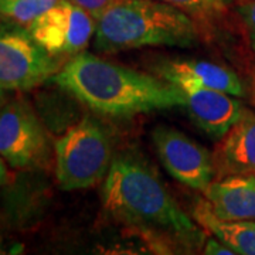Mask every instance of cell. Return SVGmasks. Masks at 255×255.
I'll use <instances>...</instances> for the list:
<instances>
[{"label": "cell", "mask_w": 255, "mask_h": 255, "mask_svg": "<svg viewBox=\"0 0 255 255\" xmlns=\"http://www.w3.org/2000/svg\"><path fill=\"white\" fill-rule=\"evenodd\" d=\"M53 80L84 105L110 117H132L184 105L173 82L80 53Z\"/></svg>", "instance_id": "cell-1"}, {"label": "cell", "mask_w": 255, "mask_h": 255, "mask_svg": "<svg viewBox=\"0 0 255 255\" xmlns=\"http://www.w3.org/2000/svg\"><path fill=\"white\" fill-rule=\"evenodd\" d=\"M102 204L124 224L200 243L201 233L147 164L132 155L112 159L102 189Z\"/></svg>", "instance_id": "cell-2"}, {"label": "cell", "mask_w": 255, "mask_h": 255, "mask_svg": "<svg viewBox=\"0 0 255 255\" xmlns=\"http://www.w3.org/2000/svg\"><path fill=\"white\" fill-rule=\"evenodd\" d=\"M94 46L118 53L150 46L191 47L199 40L193 18L160 0H121L95 21Z\"/></svg>", "instance_id": "cell-3"}, {"label": "cell", "mask_w": 255, "mask_h": 255, "mask_svg": "<svg viewBox=\"0 0 255 255\" xmlns=\"http://www.w3.org/2000/svg\"><path fill=\"white\" fill-rule=\"evenodd\" d=\"M112 163L108 132L85 118L55 143V176L63 190L88 189L107 177Z\"/></svg>", "instance_id": "cell-4"}, {"label": "cell", "mask_w": 255, "mask_h": 255, "mask_svg": "<svg viewBox=\"0 0 255 255\" xmlns=\"http://www.w3.org/2000/svg\"><path fill=\"white\" fill-rule=\"evenodd\" d=\"M60 61L31 37L27 28L0 23V90H30L54 77Z\"/></svg>", "instance_id": "cell-5"}, {"label": "cell", "mask_w": 255, "mask_h": 255, "mask_svg": "<svg viewBox=\"0 0 255 255\" xmlns=\"http://www.w3.org/2000/svg\"><path fill=\"white\" fill-rule=\"evenodd\" d=\"M0 156L16 169L38 167L48 160L46 130L26 101H11L0 110Z\"/></svg>", "instance_id": "cell-6"}, {"label": "cell", "mask_w": 255, "mask_h": 255, "mask_svg": "<svg viewBox=\"0 0 255 255\" xmlns=\"http://www.w3.org/2000/svg\"><path fill=\"white\" fill-rule=\"evenodd\" d=\"M26 28L51 55H77L95 33V20L71 0H60Z\"/></svg>", "instance_id": "cell-7"}, {"label": "cell", "mask_w": 255, "mask_h": 255, "mask_svg": "<svg viewBox=\"0 0 255 255\" xmlns=\"http://www.w3.org/2000/svg\"><path fill=\"white\" fill-rule=\"evenodd\" d=\"M152 139L164 169L177 182L194 190L207 189L214 179V162L206 147L180 130L164 125L153 129Z\"/></svg>", "instance_id": "cell-8"}, {"label": "cell", "mask_w": 255, "mask_h": 255, "mask_svg": "<svg viewBox=\"0 0 255 255\" xmlns=\"http://www.w3.org/2000/svg\"><path fill=\"white\" fill-rule=\"evenodd\" d=\"M184 95L193 121L211 137L221 139L241 117L244 105L234 95L189 81L173 82Z\"/></svg>", "instance_id": "cell-9"}, {"label": "cell", "mask_w": 255, "mask_h": 255, "mask_svg": "<svg viewBox=\"0 0 255 255\" xmlns=\"http://www.w3.org/2000/svg\"><path fill=\"white\" fill-rule=\"evenodd\" d=\"M214 177L255 174V112L244 108L213 153Z\"/></svg>", "instance_id": "cell-10"}, {"label": "cell", "mask_w": 255, "mask_h": 255, "mask_svg": "<svg viewBox=\"0 0 255 255\" xmlns=\"http://www.w3.org/2000/svg\"><path fill=\"white\" fill-rule=\"evenodd\" d=\"M203 193L217 219L255 221V174H237L213 180Z\"/></svg>", "instance_id": "cell-11"}, {"label": "cell", "mask_w": 255, "mask_h": 255, "mask_svg": "<svg viewBox=\"0 0 255 255\" xmlns=\"http://www.w3.org/2000/svg\"><path fill=\"white\" fill-rule=\"evenodd\" d=\"M160 74L162 78L169 82L189 81L227 92L234 97L246 95V87L240 77L233 70L220 64L196 60L170 61L160 68Z\"/></svg>", "instance_id": "cell-12"}, {"label": "cell", "mask_w": 255, "mask_h": 255, "mask_svg": "<svg viewBox=\"0 0 255 255\" xmlns=\"http://www.w3.org/2000/svg\"><path fill=\"white\" fill-rule=\"evenodd\" d=\"M194 219L201 227L210 231L214 237L227 244L240 255H255V221H224L217 219L210 209L209 203L199 201L194 210Z\"/></svg>", "instance_id": "cell-13"}, {"label": "cell", "mask_w": 255, "mask_h": 255, "mask_svg": "<svg viewBox=\"0 0 255 255\" xmlns=\"http://www.w3.org/2000/svg\"><path fill=\"white\" fill-rule=\"evenodd\" d=\"M60 0H0V23L27 27Z\"/></svg>", "instance_id": "cell-14"}, {"label": "cell", "mask_w": 255, "mask_h": 255, "mask_svg": "<svg viewBox=\"0 0 255 255\" xmlns=\"http://www.w3.org/2000/svg\"><path fill=\"white\" fill-rule=\"evenodd\" d=\"M183 10L189 16L199 18H211L221 14L227 1L226 0H160Z\"/></svg>", "instance_id": "cell-15"}, {"label": "cell", "mask_w": 255, "mask_h": 255, "mask_svg": "<svg viewBox=\"0 0 255 255\" xmlns=\"http://www.w3.org/2000/svg\"><path fill=\"white\" fill-rule=\"evenodd\" d=\"M238 13L244 21L250 46L255 51V0H248L247 3L241 4L238 7Z\"/></svg>", "instance_id": "cell-16"}, {"label": "cell", "mask_w": 255, "mask_h": 255, "mask_svg": "<svg viewBox=\"0 0 255 255\" xmlns=\"http://www.w3.org/2000/svg\"><path fill=\"white\" fill-rule=\"evenodd\" d=\"M71 1L82 7L87 13H90L92 18L97 21V18H100L107 10L121 0H71Z\"/></svg>", "instance_id": "cell-17"}, {"label": "cell", "mask_w": 255, "mask_h": 255, "mask_svg": "<svg viewBox=\"0 0 255 255\" xmlns=\"http://www.w3.org/2000/svg\"><path fill=\"white\" fill-rule=\"evenodd\" d=\"M204 254L209 255H237L234 250H231L227 244L220 241L219 238H207L206 247H204Z\"/></svg>", "instance_id": "cell-18"}, {"label": "cell", "mask_w": 255, "mask_h": 255, "mask_svg": "<svg viewBox=\"0 0 255 255\" xmlns=\"http://www.w3.org/2000/svg\"><path fill=\"white\" fill-rule=\"evenodd\" d=\"M6 179H7V170H6V166L3 163V160L0 159V184L6 182Z\"/></svg>", "instance_id": "cell-19"}, {"label": "cell", "mask_w": 255, "mask_h": 255, "mask_svg": "<svg viewBox=\"0 0 255 255\" xmlns=\"http://www.w3.org/2000/svg\"><path fill=\"white\" fill-rule=\"evenodd\" d=\"M251 91H253V100L255 102V71L253 74V82H251Z\"/></svg>", "instance_id": "cell-20"}, {"label": "cell", "mask_w": 255, "mask_h": 255, "mask_svg": "<svg viewBox=\"0 0 255 255\" xmlns=\"http://www.w3.org/2000/svg\"><path fill=\"white\" fill-rule=\"evenodd\" d=\"M0 101H1V90H0Z\"/></svg>", "instance_id": "cell-21"}]
</instances>
